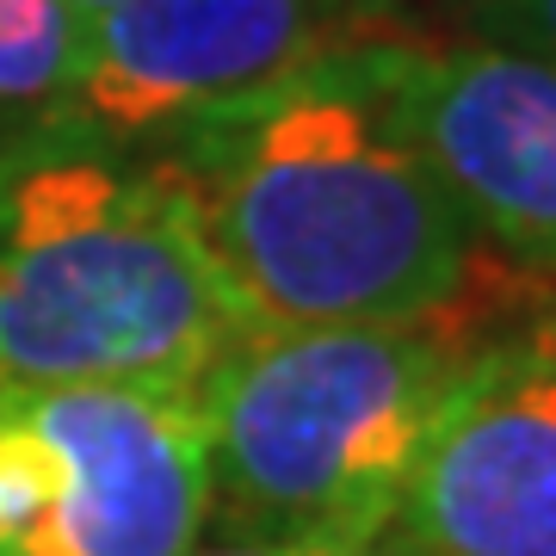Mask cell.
<instances>
[{"instance_id": "cell-1", "label": "cell", "mask_w": 556, "mask_h": 556, "mask_svg": "<svg viewBox=\"0 0 556 556\" xmlns=\"http://www.w3.org/2000/svg\"><path fill=\"white\" fill-rule=\"evenodd\" d=\"M390 31L161 130L174 192L248 328L457 316L482 236L390 100Z\"/></svg>"}, {"instance_id": "cell-2", "label": "cell", "mask_w": 556, "mask_h": 556, "mask_svg": "<svg viewBox=\"0 0 556 556\" xmlns=\"http://www.w3.org/2000/svg\"><path fill=\"white\" fill-rule=\"evenodd\" d=\"M241 334L254 328L142 161L56 118L0 149V390H199Z\"/></svg>"}, {"instance_id": "cell-3", "label": "cell", "mask_w": 556, "mask_h": 556, "mask_svg": "<svg viewBox=\"0 0 556 556\" xmlns=\"http://www.w3.org/2000/svg\"><path fill=\"white\" fill-rule=\"evenodd\" d=\"M482 340L464 316L254 328L199 383L211 514L229 538L365 544Z\"/></svg>"}, {"instance_id": "cell-4", "label": "cell", "mask_w": 556, "mask_h": 556, "mask_svg": "<svg viewBox=\"0 0 556 556\" xmlns=\"http://www.w3.org/2000/svg\"><path fill=\"white\" fill-rule=\"evenodd\" d=\"M204 526L199 390H0V556H186Z\"/></svg>"}, {"instance_id": "cell-5", "label": "cell", "mask_w": 556, "mask_h": 556, "mask_svg": "<svg viewBox=\"0 0 556 556\" xmlns=\"http://www.w3.org/2000/svg\"><path fill=\"white\" fill-rule=\"evenodd\" d=\"M358 20L365 0H105L56 124L100 142L161 137L365 38Z\"/></svg>"}, {"instance_id": "cell-6", "label": "cell", "mask_w": 556, "mask_h": 556, "mask_svg": "<svg viewBox=\"0 0 556 556\" xmlns=\"http://www.w3.org/2000/svg\"><path fill=\"white\" fill-rule=\"evenodd\" d=\"M390 532L427 556H556V328L482 340L439 408Z\"/></svg>"}, {"instance_id": "cell-7", "label": "cell", "mask_w": 556, "mask_h": 556, "mask_svg": "<svg viewBox=\"0 0 556 556\" xmlns=\"http://www.w3.org/2000/svg\"><path fill=\"white\" fill-rule=\"evenodd\" d=\"M390 100L482 248L556 273V62L507 43H383Z\"/></svg>"}, {"instance_id": "cell-8", "label": "cell", "mask_w": 556, "mask_h": 556, "mask_svg": "<svg viewBox=\"0 0 556 556\" xmlns=\"http://www.w3.org/2000/svg\"><path fill=\"white\" fill-rule=\"evenodd\" d=\"M87 50L75 0H0V105L68 100Z\"/></svg>"}, {"instance_id": "cell-9", "label": "cell", "mask_w": 556, "mask_h": 556, "mask_svg": "<svg viewBox=\"0 0 556 556\" xmlns=\"http://www.w3.org/2000/svg\"><path fill=\"white\" fill-rule=\"evenodd\" d=\"M477 20L489 43L556 62V0H477Z\"/></svg>"}, {"instance_id": "cell-10", "label": "cell", "mask_w": 556, "mask_h": 556, "mask_svg": "<svg viewBox=\"0 0 556 556\" xmlns=\"http://www.w3.org/2000/svg\"><path fill=\"white\" fill-rule=\"evenodd\" d=\"M316 538H223L211 551H186V556H316Z\"/></svg>"}, {"instance_id": "cell-11", "label": "cell", "mask_w": 556, "mask_h": 556, "mask_svg": "<svg viewBox=\"0 0 556 556\" xmlns=\"http://www.w3.org/2000/svg\"><path fill=\"white\" fill-rule=\"evenodd\" d=\"M316 556H427V551L396 532H378V538H365V544H321Z\"/></svg>"}, {"instance_id": "cell-12", "label": "cell", "mask_w": 556, "mask_h": 556, "mask_svg": "<svg viewBox=\"0 0 556 556\" xmlns=\"http://www.w3.org/2000/svg\"><path fill=\"white\" fill-rule=\"evenodd\" d=\"M551 328H556V316H551Z\"/></svg>"}]
</instances>
